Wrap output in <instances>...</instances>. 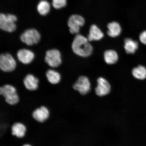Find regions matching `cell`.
Instances as JSON below:
<instances>
[{
    "mask_svg": "<svg viewBox=\"0 0 146 146\" xmlns=\"http://www.w3.org/2000/svg\"><path fill=\"white\" fill-rule=\"evenodd\" d=\"M73 52L78 56L87 57L92 54L93 47L87 38L80 34L75 36L72 44Z\"/></svg>",
    "mask_w": 146,
    "mask_h": 146,
    "instance_id": "6da1fadb",
    "label": "cell"
},
{
    "mask_svg": "<svg viewBox=\"0 0 146 146\" xmlns=\"http://www.w3.org/2000/svg\"><path fill=\"white\" fill-rule=\"evenodd\" d=\"M17 16L13 14H0V28L5 32L11 33L16 30Z\"/></svg>",
    "mask_w": 146,
    "mask_h": 146,
    "instance_id": "7a4b0ae2",
    "label": "cell"
},
{
    "mask_svg": "<svg viewBox=\"0 0 146 146\" xmlns=\"http://www.w3.org/2000/svg\"><path fill=\"white\" fill-rule=\"evenodd\" d=\"M41 39L40 34L36 29L34 28L27 29L20 36L21 41L29 46L37 44Z\"/></svg>",
    "mask_w": 146,
    "mask_h": 146,
    "instance_id": "3957f363",
    "label": "cell"
},
{
    "mask_svg": "<svg viewBox=\"0 0 146 146\" xmlns=\"http://www.w3.org/2000/svg\"><path fill=\"white\" fill-rule=\"evenodd\" d=\"M17 66L15 59L9 53L1 54L0 56V69L3 72H13Z\"/></svg>",
    "mask_w": 146,
    "mask_h": 146,
    "instance_id": "277c9868",
    "label": "cell"
},
{
    "mask_svg": "<svg viewBox=\"0 0 146 146\" xmlns=\"http://www.w3.org/2000/svg\"><path fill=\"white\" fill-rule=\"evenodd\" d=\"M44 60L49 66L53 68H57L62 62L61 53L57 49H50L46 52Z\"/></svg>",
    "mask_w": 146,
    "mask_h": 146,
    "instance_id": "5b68a950",
    "label": "cell"
},
{
    "mask_svg": "<svg viewBox=\"0 0 146 146\" xmlns=\"http://www.w3.org/2000/svg\"><path fill=\"white\" fill-rule=\"evenodd\" d=\"M73 89L82 95H85L90 92L91 85L89 78L86 76H80L72 86Z\"/></svg>",
    "mask_w": 146,
    "mask_h": 146,
    "instance_id": "8992f818",
    "label": "cell"
},
{
    "mask_svg": "<svg viewBox=\"0 0 146 146\" xmlns=\"http://www.w3.org/2000/svg\"><path fill=\"white\" fill-rule=\"evenodd\" d=\"M85 23V19L82 16L78 15L71 16L68 21L69 32L72 34H78L80 32V27H83Z\"/></svg>",
    "mask_w": 146,
    "mask_h": 146,
    "instance_id": "52a82bcc",
    "label": "cell"
},
{
    "mask_svg": "<svg viewBox=\"0 0 146 146\" xmlns=\"http://www.w3.org/2000/svg\"><path fill=\"white\" fill-rule=\"evenodd\" d=\"M97 85L96 88L95 92L99 97L106 96L110 92L111 86L109 82L105 78L100 77L97 80Z\"/></svg>",
    "mask_w": 146,
    "mask_h": 146,
    "instance_id": "ba28073f",
    "label": "cell"
},
{
    "mask_svg": "<svg viewBox=\"0 0 146 146\" xmlns=\"http://www.w3.org/2000/svg\"><path fill=\"white\" fill-rule=\"evenodd\" d=\"M50 111L46 107L41 106L33 111L32 116L36 121L43 123L47 121L50 116Z\"/></svg>",
    "mask_w": 146,
    "mask_h": 146,
    "instance_id": "9c48e42d",
    "label": "cell"
},
{
    "mask_svg": "<svg viewBox=\"0 0 146 146\" xmlns=\"http://www.w3.org/2000/svg\"><path fill=\"white\" fill-rule=\"evenodd\" d=\"M16 56L18 61L25 65L31 63L35 58L34 52L26 48L20 49L17 51Z\"/></svg>",
    "mask_w": 146,
    "mask_h": 146,
    "instance_id": "30bf717a",
    "label": "cell"
},
{
    "mask_svg": "<svg viewBox=\"0 0 146 146\" xmlns=\"http://www.w3.org/2000/svg\"><path fill=\"white\" fill-rule=\"evenodd\" d=\"M39 80L33 74H28L23 78V83L24 87L27 90L35 91L39 89Z\"/></svg>",
    "mask_w": 146,
    "mask_h": 146,
    "instance_id": "8fae6325",
    "label": "cell"
},
{
    "mask_svg": "<svg viewBox=\"0 0 146 146\" xmlns=\"http://www.w3.org/2000/svg\"><path fill=\"white\" fill-rule=\"evenodd\" d=\"M11 134L13 136L18 138H22L24 137L27 131L26 126L21 122L15 123L11 127Z\"/></svg>",
    "mask_w": 146,
    "mask_h": 146,
    "instance_id": "7c38bea8",
    "label": "cell"
},
{
    "mask_svg": "<svg viewBox=\"0 0 146 146\" xmlns=\"http://www.w3.org/2000/svg\"><path fill=\"white\" fill-rule=\"evenodd\" d=\"M104 36L103 33L99 27L95 25H93L90 27L87 39L89 42L99 41L104 37Z\"/></svg>",
    "mask_w": 146,
    "mask_h": 146,
    "instance_id": "4fadbf2b",
    "label": "cell"
},
{
    "mask_svg": "<svg viewBox=\"0 0 146 146\" xmlns=\"http://www.w3.org/2000/svg\"><path fill=\"white\" fill-rule=\"evenodd\" d=\"M45 74L47 81L51 84L56 85L61 82V74L59 72L54 69H48L46 71Z\"/></svg>",
    "mask_w": 146,
    "mask_h": 146,
    "instance_id": "5bb4252c",
    "label": "cell"
},
{
    "mask_svg": "<svg viewBox=\"0 0 146 146\" xmlns=\"http://www.w3.org/2000/svg\"><path fill=\"white\" fill-rule=\"evenodd\" d=\"M108 35L111 37L115 38L119 36L122 29L119 24L117 22H112L108 25Z\"/></svg>",
    "mask_w": 146,
    "mask_h": 146,
    "instance_id": "9a60e30c",
    "label": "cell"
},
{
    "mask_svg": "<svg viewBox=\"0 0 146 146\" xmlns=\"http://www.w3.org/2000/svg\"><path fill=\"white\" fill-rule=\"evenodd\" d=\"M17 93L16 88L11 84H5L0 87V96L4 98Z\"/></svg>",
    "mask_w": 146,
    "mask_h": 146,
    "instance_id": "2e32d148",
    "label": "cell"
},
{
    "mask_svg": "<svg viewBox=\"0 0 146 146\" xmlns=\"http://www.w3.org/2000/svg\"><path fill=\"white\" fill-rule=\"evenodd\" d=\"M104 56L106 63L108 64H113L118 61V54L116 51L113 50L106 51L104 53Z\"/></svg>",
    "mask_w": 146,
    "mask_h": 146,
    "instance_id": "e0dca14e",
    "label": "cell"
},
{
    "mask_svg": "<svg viewBox=\"0 0 146 146\" xmlns=\"http://www.w3.org/2000/svg\"><path fill=\"white\" fill-rule=\"evenodd\" d=\"M138 44L136 41L131 38H126L125 40V48L126 52L128 54H134L137 50Z\"/></svg>",
    "mask_w": 146,
    "mask_h": 146,
    "instance_id": "ac0fdd59",
    "label": "cell"
},
{
    "mask_svg": "<svg viewBox=\"0 0 146 146\" xmlns=\"http://www.w3.org/2000/svg\"><path fill=\"white\" fill-rule=\"evenodd\" d=\"M50 9V3L46 0H41L36 7L38 13L42 16H45L48 14Z\"/></svg>",
    "mask_w": 146,
    "mask_h": 146,
    "instance_id": "d6986e66",
    "label": "cell"
},
{
    "mask_svg": "<svg viewBox=\"0 0 146 146\" xmlns=\"http://www.w3.org/2000/svg\"><path fill=\"white\" fill-rule=\"evenodd\" d=\"M132 74L133 76L137 79L145 80L146 78V68L143 66H138L133 69Z\"/></svg>",
    "mask_w": 146,
    "mask_h": 146,
    "instance_id": "ffe728a7",
    "label": "cell"
},
{
    "mask_svg": "<svg viewBox=\"0 0 146 146\" xmlns=\"http://www.w3.org/2000/svg\"><path fill=\"white\" fill-rule=\"evenodd\" d=\"M4 98L5 102L8 104L12 106L17 105L20 101L19 97L17 93Z\"/></svg>",
    "mask_w": 146,
    "mask_h": 146,
    "instance_id": "44dd1931",
    "label": "cell"
},
{
    "mask_svg": "<svg viewBox=\"0 0 146 146\" xmlns=\"http://www.w3.org/2000/svg\"><path fill=\"white\" fill-rule=\"evenodd\" d=\"M67 4V0H52V5L56 9L64 8Z\"/></svg>",
    "mask_w": 146,
    "mask_h": 146,
    "instance_id": "7402d4cb",
    "label": "cell"
},
{
    "mask_svg": "<svg viewBox=\"0 0 146 146\" xmlns=\"http://www.w3.org/2000/svg\"><path fill=\"white\" fill-rule=\"evenodd\" d=\"M139 38L140 42L146 45V31H144L140 34Z\"/></svg>",
    "mask_w": 146,
    "mask_h": 146,
    "instance_id": "603a6c76",
    "label": "cell"
},
{
    "mask_svg": "<svg viewBox=\"0 0 146 146\" xmlns=\"http://www.w3.org/2000/svg\"><path fill=\"white\" fill-rule=\"evenodd\" d=\"M22 146H33L32 145H30V144L28 143H26L24 144Z\"/></svg>",
    "mask_w": 146,
    "mask_h": 146,
    "instance_id": "cb8c5ba5",
    "label": "cell"
}]
</instances>
